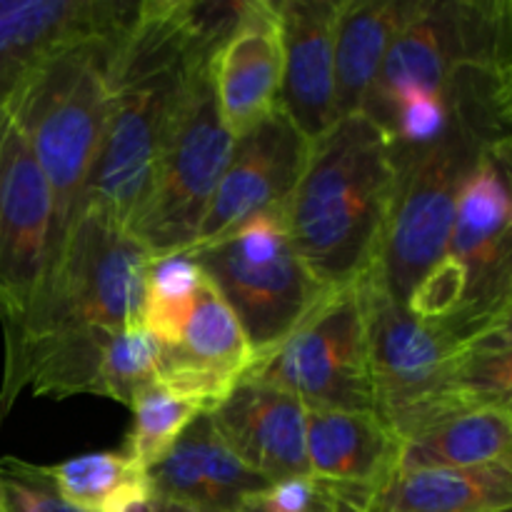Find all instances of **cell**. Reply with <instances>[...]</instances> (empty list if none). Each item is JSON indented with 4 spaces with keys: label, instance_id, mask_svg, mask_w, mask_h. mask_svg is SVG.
<instances>
[{
    "label": "cell",
    "instance_id": "cell-1",
    "mask_svg": "<svg viewBox=\"0 0 512 512\" xmlns=\"http://www.w3.org/2000/svg\"><path fill=\"white\" fill-rule=\"evenodd\" d=\"M238 0H140L110 70L108 118L88 205L128 225L200 55L233 23Z\"/></svg>",
    "mask_w": 512,
    "mask_h": 512
},
{
    "label": "cell",
    "instance_id": "cell-2",
    "mask_svg": "<svg viewBox=\"0 0 512 512\" xmlns=\"http://www.w3.org/2000/svg\"><path fill=\"white\" fill-rule=\"evenodd\" d=\"M398 175L388 133L365 113L340 118L310 143L283 215L300 258L325 288H345L373 270Z\"/></svg>",
    "mask_w": 512,
    "mask_h": 512
},
{
    "label": "cell",
    "instance_id": "cell-3",
    "mask_svg": "<svg viewBox=\"0 0 512 512\" xmlns=\"http://www.w3.org/2000/svg\"><path fill=\"white\" fill-rule=\"evenodd\" d=\"M503 73L463 70L450 80L453 120L433 145L398 155V185L378 260L375 283L408 305L413 290L443 260L465 180L495 143L508 138L495 90Z\"/></svg>",
    "mask_w": 512,
    "mask_h": 512
},
{
    "label": "cell",
    "instance_id": "cell-4",
    "mask_svg": "<svg viewBox=\"0 0 512 512\" xmlns=\"http://www.w3.org/2000/svg\"><path fill=\"white\" fill-rule=\"evenodd\" d=\"M125 28L50 55L5 105L28 138L53 200L50 270L88 205L108 118L110 70Z\"/></svg>",
    "mask_w": 512,
    "mask_h": 512
},
{
    "label": "cell",
    "instance_id": "cell-5",
    "mask_svg": "<svg viewBox=\"0 0 512 512\" xmlns=\"http://www.w3.org/2000/svg\"><path fill=\"white\" fill-rule=\"evenodd\" d=\"M512 308V168L508 138L465 180L443 260L408 298L420 320L448 330L463 348Z\"/></svg>",
    "mask_w": 512,
    "mask_h": 512
},
{
    "label": "cell",
    "instance_id": "cell-6",
    "mask_svg": "<svg viewBox=\"0 0 512 512\" xmlns=\"http://www.w3.org/2000/svg\"><path fill=\"white\" fill-rule=\"evenodd\" d=\"M150 258L125 225L85 205L25 323L3 333L5 363L53 340L143 325Z\"/></svg>",
    "mask_w": 512,
    "mask_h": 512
},
{
    "label": "cell",
    "instance_id": "cell-7",
    "mask_svg": "<svg viewBox=\"0 0 512 512\" xmlns=\"http://www.w3.org/2000/svg\"><path fill=\"white\" fill-rule=\"evenodd\" d=\"M215 45L193 68L160 145L148 193L125 225L153 258L193 248L233 155L235 138L220 115L210 65Z\"/></svg>",
    "mask_w": 512,
    "mask_h": 512
},
{
    "label": "cell",
    "instance_id": "cell-8",
    "mask_svg": "<svg viewBox=\"0 0 512 512\" xmlns=\"http://www.w3.org/2000/svg\"><path fill=\"white\" fill-rule=\"evenodd\" d=\"M188 253L238 315L255 363L273 355L330 293L300 258L283 208L265 210Z\"/></svg>",
    "mask_w": 512,
    "mask_h": 512
},
{
    "label": "cell",
    "instance_id": "cell-9",
    "mask_svg": "<svg viewBox=\"0 0 512 512\" xmlns=\"http://www.w3.org/2000/svg\"><path fill=\"white\" fill-rule=\"evenodd\" d=\"M368 310V363L375 415L405 443L465 410L450 390L460 343L440 325L420 320L363 275Z\"/></svg>",
    "mask_w": 512,
    "mask_h": 512
},
{
    "label": "cell",
    "instance_id": "cell-10",
    "mask_svg": "<svg viewBox=\"0 0 512 512\" xmlns=\"http://www.w3.org/2000/svg\"><path fill=\"white\" fill-rule=\"evenodd\" d=\"M510 65V0H410L363 113L375 120L405 90L443 93L463 70L505 73Z\"/></svg>",
    "mask_w": 512,
    "mask_h": 512
},
{
    "label": "cell",
    "instance_id": "cell-11",
    "mask_svg": "<svg viewBox=\"0 0 512 512\" xmlns=\"http://www.w3.org/2000/svg\"><path fill=\"white\" fill-rule=\"evenodd\" d=\"M245 378L288 390L308 410L375 413L363 280L335 288Z\"/></svg>",
    "mask_w": 512,
    "mask_h": 512
},
{
    "label": "cell",
    "instance_id": "cell-12",
    "mask_svg": "<svg viewBox=\"0 0 512 512\" xmlns=\"http://www.w3.org/2000/svg\"><path fill=\"white\" fill-rule=\"evenodd\" d=\"M53 258V200L28 138L0 108V323L20 328Z\"/></svg>",
    "mask_w": 512,
    "mask_h": 512
},
{
    "label": "cell",
    "instance_id": "cell-13",
    "mask_svg": "<svg viewBox=\"0 0 512 512\" xmlns=\"http://www.w3.org/2000/svg\"><path fill=\"white\" fill-rule=\"evenodd\" d=\"M308 153L310 140L280 108L240 135L195 245L213 243L245 220L283 208L303 175Z\"/></svg>",
    "mask_w": 512,
    "mask_h": 512
},
{
    "label": "cell",
    "instance_id": "cell-14",
    "mask_svg": "<svg viewBox=\"0 0 512 512\" xmlns=\"http://www.w3.org/2000/svg\"><path fill=\"white\" fill-rule=\"evenodd\" d=\"M220 115L238 140L280 108L283 25L278 0H238L233 23L213 50Z\"/></svg>",
    "mask_w": 512,
    "mask_h": 512
},
{
    "label": "cell",
    "instance_id": "cell-15",
    "mask_svg": "<svg viewBox=\"0 0 512 512\" xmlns=\"http://www.w3.org/2000/svg\"><path fill=\"white\" fill-rule=\"evenodd\" d=\"M140 0H0V108L60 50L108 38L138 13Z\"/></svg>",
    "mask_w": 512,
    "mask_h": 512
},
{
    "label": "cell",
    "instance_id": "cell-16",
    "mask_svg": "<svg viewBox=\"0 0 512 512\" xmlns=\"http://www.w3.org/2000/svg\"><path fill=\"white\" fill-rule=\"evenodd\" d=\"M255 350L220 290L203 280L183 338L160 355L158 383L213 415L253 370Z\"/></svg>",
    "mask_w": 512,
    "mask_h": 512
},
{
    "label": "cell",
    "instance_id": "cell-17",
    "mask_svg": "<svg viewBox=\"0 0 512 512\" xmlns=\"http://www.w3.org/2000/svg\"><path fill=\"white\" fill-rule=\"evenodd\" d=\"M220 438L268 483L308 473V408L288 390L245 378L210 415Z\"/></svg>",
    "mask_w": 512,
    "mask_h": 512
},
{
    "label": "cell",
    "instance_id": "cell-18",
    "mask_svg": "<svg viewBox=\"0 0 512 512\" xmlns=\"http://www.w3.org/2000/svg\"><path fill=\"white\" fill-rule=\"evenodd\" d=\"M340 0H278L283 25L280 110L313 143L338 123L335 18Z\"/></svg>",
    "mask_w": 512,
    "mask_h": 512
},
{
    "label": "cell",
    "instance_id": "cell-19",
    "mask_svg": "<svg viewBox=\"0 0 512 512\" xmlns=\"http://www.w3.org/2000/svg\"><path fill=\"white\" fill-rule=\"evenodd\" d=\"M308 473L340 493L363 500L398 470L400 440L375 413L365 410H308Z\"/></svg>",
    "mask_w": 512,
    "mask_h": 512
},
{
    "label": "cell",
    "instance_id": "cell-20",
    "mask_svg": "<svg viewBox=\"0 0 512 512\" xmlns=\"http://www.w3.org/2000/svg\"><path fill=\"white\" fill-rule=\"evenodd\" d=\"M153 495L195 505L205 512H238L245 500L268 488L220 438L210 415H200L170 453L150 470Z\"/></svg>",
    "mask_w": 512,
    "mask_h": 512
},
{
    "label": "cell",
    "instance_id": "cell-21",
    "mask_svg": "<svg viewBox=\"0 0 512 512\" xmlns=\"http://www.w3.org/2000/svg\"><path fill=\"white\" fill-rule=\"evenodd\" d=\"M410 0H340L335 18L338 120L363 113Z\"/></svg>",
    "mask_w": 512,
    "mask_h": 512
},
{
    "label": "cell",
    "instance_id": "cell-22",
    "mask_svg": "<svg viewBox=\"0 0 512 512\" xmlns=\"http://www.w3.org/2000/svg\"><path fill=\"white\" fill-rule=\"evenodd\" d=\"M365 512H512V468H433L395 473Z\"/></svg>",
    "mask_w": 512,
    "mask_h": 512
},
{
    "label": "cell",
    "instance_id": "cell-23",
    "mask_svg": "<svg viewBox=\"0 0 512 512\" xmlns=\"http://www.w3.org/2000/svg\"><path fill=\"white\" fill-rule=\"evenodd\" d=\"M483 465L512 468V415L490 405L460 410L400 443L395 473Z\"/></svg>",
    "mask_w": 512,
    "mask_h": 512
},
{
    "label": "cell",
    "instance_id": "cell-24",
    "mask_svg": "<svg viewBox=\"0 0 512 512\" xmlns=\"http://www.w3.org/2000/svg\"><path fill=\"white\" fill-rule=\"evenodd\" d=\"M70 508L78 512H140L153 500L150 470L123 450H100L58 465H33Z\"/></svg>",
    "mask_w": 512,
    "mask_h": 512
},
{
    "label": "cell",
    "instance_id": "cell-25",
    "mask_svg": "<svg viewBox=\"0 0 512 512\" xmlns=\"http://www.w3.org/2000/svg\"><path fill=\"white\" fill-rule=\"evenodd\" d=\"M203 280V268L188 250L150 258L145 273L143 328L158 340L160 348H173L183 338Z\"/></svg>",
    "mask_w": 512,
    "mask_h": 512
},
{
    "label": "cell",
    "instance_id": "cell-26",
    "mask_svg": "<svg viewBox=\"0 0 512 512\" xmlns=\"http://www.w3.org/2000/svg\"><path fill=\"white\" fill-rule=\"evenodd\" d=\"M133 423L125 435L123 453L130 455L145 470H153L170 453L180 435L203 413L200 405L173 393L155 380L130 405Z\"/></svg>",
    "mask_w": 512,
    "mask_h": 512
},
{
    "label": "cell",
    "instance_id": "cell-27",
    "mask_svg": "<svg viewBox=\"0 0 512 512\" xmlns=\"http://www.w3.org/2000/svg\"><path fill=\"white\" fill-rule=\"evenodd\" d=\"M160 355L163 348L143 325L118 330L105 348L95 395L130 408L133 400L158 380Z\"/></svg>",
    "mask_w": 512,
    "mask_h": 512
},
{
    "label": "cell",
    "instance_id": "cell-28",
    "mask_svg": "<svg viewBox=\"0 0 512 512\" xmlns=\"http://www.w3.org/2000/svg\"><path fill=\"white\" fill-rule=\"evenodd\" d=\"M450 390L465 408L490 405L512 415V345L463 355L450 378Z\"/></svg>",
    "mask_w": 512,
    "mask_h": 512
},
{
    "label": "cell",
    "instance_id": "cell-29",
    "mask_svg": "<svg viewBox=\"0 0 512 512\" xmlns=\"http://www.w3.org/2000/svg\"><path fill=\"white\" fill-rule=\"evenodd\" d=\"M0 480L8 512H78L35 475L33 463L5 458L0 463Z\"/></svg>",
    "mask_w": 512,
    "mask_h": 512
},
{
    "label": "cell",
    "instance_id": "cell-30",
    "mask_svg": "<svg viewBox=\"0 0 512 512\" xmlns=\"http://www.w3.org/2000/svg\"><path fill=\"white\" fill-rule=\"evenodd\" d=\"M510 345H512V308L498 320V323H493L488 330H483V333H478L475 338H470L468 343L460 348V358L470 353L503 350V348H510Z\"/></svg>",
    "mask_w": 512,
    "mask_h": 512
},
{
    "label": "cell",
    "instance_id": "cell-31",
    "mask_svg": "<svg viewBox=\"0 0 512 512\" xmlns=\"http://www.w3.org/2000/svg\"><path fill=\"white\" fill-rule=\"evenodd\" d=\"M495 105H498L500 123H503L508 138H512V65L498 78V90H495Z\"/></svg>",
    "mask_w": 512,
    "mask_h": 512
},
{
    "label": "cell",
    "instance_id": "cell-32",
    "mask_svg": "<svg viewBox=\"0 0 512 512\" xmlns=\"http://www.w3.org/2000/svg\"><path fill=\"white\" fill-rule=\"evenodd\" d=\"M145 512H205V510L195 508V505H188V503H180V500L153 495V500H150L148 510Z\"/></svg>",
    "mask_w": 512,
    "mask_h": 512
},
{
    "label": "cell",
    "instance_id": "cell-33",
    "mask_svg": "<svg viewBox=\"0 0 512 512\" xmlns=\"http://www.w3.org/2000/svg\"><path fill=\"white\" fill-rule=\"evenodd\" d=\"M238 512H270V510L265 508V505L260 503V500L255 498V495H253V498H248V500H245V505H243V508H240Z\"/></svg>",
    "mask_w": 512,
    "mask_h": 512
},
{
    "label": "cell",
    "instance_id": "cell-34",
    "mask_svg": "<svg viewBox=\"0 0 512 512\" xmlns=\"http://www.w3.org/2000/svg\"><path fill=\"white\" fill-rule=\"evenodd\" d=\"M0 512H8V508H5V493H3V480H0Z\"/></svg>",
    "mask_w": 512,
    "mask_h": 512
},
{
    "label": "cell",
    "instance_id": "cell-35",
    "mask_svg": "<svg viewBox=\"0 0 512 512\" xmlns=\"http://www.w3.org/2000/svg\"><path fill=\"white\" fill-rule=\"evenodd\" d=\"M508 155H510V168H512V138H508Z\"/></svg>",
    "mask_w": 512,
    "mask_h": 512
}]
</instances>
